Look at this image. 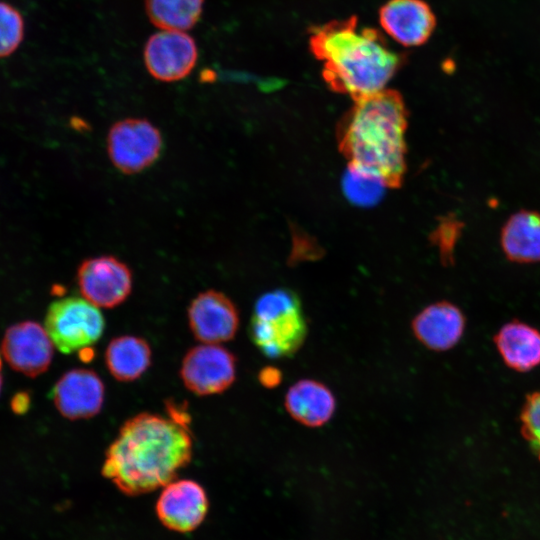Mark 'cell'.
<instances>
[{
	"mask_svg": "<svg viewBox=\"0 0 540 540\" xmlns=\"http://www.w3.org/2000/svg\"><path fill=\"white\" fill-rule=\"evenodd\" d=\"M192 453L185 422L144 412L123 423L106 450L101 471L122 493L135 496L174 480Z\"/></svg>",
	"mask_w": 540,
	"mask_h": 540,
	"instance_id": "obj_1",
	"label": "cell"
},
{
	"mask_svg": "<svg viewBox=\"0 0 540 540\" xmlns=\"http://www.w3.org/2000/svg\"><path fill=\"white\" fill-rule=\"evenodd\" d=\"M308 44L329 88L353 100L386 88L406 58L379 30L361 27L355 15L311 27Z\"/></svg>",
	"mask_w": 540,
	"mask_h": 540,
	"instance_id": "obj_2",
	"label": "cell"
},
{
	"mask_svg": "<svg viewBox=\"0 0 540 540\" xmlns=\"http://www.w3.org/2000/svg\"><path fill=\"white\" fill-rule=\"evenodd\" d=\"M407 110L401 94L384 88L354 100L340 120L337 139L349 167L398 187L406 170Z\"/></svg>",
	"mask_w": 540,
	"mask_h": 540,
	"instance_id": "obj_3",
	"label": "cell"
},
{
	"mask_svg": "<svg viewBox=\"0 0 540 540\" xmlns=\"http://www.w3.org/2000/svg\"><path fill=\"white\" fill-rule=\"evenodd\" d=\"M249 331L252 342L267 357L293 355L308 331L298 296L288 289L261 295L254 305Z\"/></svg>",
	"mask_w": 540,
	"mask_h": 540,
	"instance_id": "obj_4",
	"label": "cell"
},
{
	"mask_svg": "<svg viewBox=\"0 0 540 540\" xmlns=\"http://www.w3.org/2000/svg\"><path fill=\"white\" fill-rule=\"evenodd\" d=\"M45 329L59 351L71 354L91 347L101 338L105 319L99 307L83 297H64L48 307Z\"/></svg>",
	"mask_w": 540,
	"mask_h": 540,
	"instance_id": "obj_5",
	"label": "cell"
},
{
	"mask_svg": "<svg viewBox=\"0 0 540 540\" xmlns=\"http://www.w3.org/2000/svg\"><path fill=\"white\" fill-rule=\"evenodd\" d=\"M163 138L149 120L126 118L115 122L107 135L108 156L120 172L137 174L152 166L160 157Z\"/></svg>",
	"mask_w": 540,
	"mask_h": 540,
	"instance_id": "obj_6",
	"label": "cell"
},
{
	"mask_svg": "<svg viewBox=\"0 0 540 540\" xmlns=\"http://www.w3.org/2000/svg\"><path fill=\"white\" fill-rule=\"evenodd\" d=\"M184 386L198 396L226 391L236 378V358L220 344L202 343L187 351L180 367Z\"/></svg>",
	"mask_w": 540,
	"mask_h": 540,
	"instance_id": "obj_7",
	"label": "cell"
},
{
	"mask_svg": "<svg viewBox=\"0 0 540 540\" xmlns=\"http://www.w3.org/2000/svg\"><path fill=\"white\" fill-rule=\"evenodd\" d=\"M130 268L119 258L101 255L87 258L77 269V285L84 299L101 308L122 304L132 291Z\"/></svg>",
	"mask_w": 540,
	"mask_h": 540,
	"instance_id": "obj_8",
	"label": "cell"
},
{
	"mask_svg": "<svg viewBox=\"0 0 540 540\" xmlns=\"http://www.w3.org/2000/svg\"><path fill=\"white\" fill-rule=\"evenodd\" d=\"M143 58L153 78L174 82L192 72L197 62L198 48L195 40L184 31L161 30L147 40Z\"/></svg>",
	"mask_w": 540,
	"mask_h": 540,
	"instance_id": "obj_9",
	"label": "cell"
},
{
	"mask_svg": "<svg viewBox=\"0 0 540 540\" xmlns=\"http://www.w3.org/2000/svg\"><path fill=\"white\" fill-rule=\"evenodd\" d=\"M188 324L201 343L220 344L233 339L240 324L239 311L224 293L209 289L190 302Z\"/></svg>",
	"mask_w": 540,
	"mask_h": 540,
	"instance_id": "obj_10",
	"label": "cell"
},
{
	"mask_svg": "<svg viewBox=\"0 0 540 540\" xmlns=\"http://www.w3.org/2000/svg\"><path fill=\"white\" fill-rule=\"evenodd\" d=\"M54 344L47 331L34 321L10 326L2 339L1 352L10 367L26 376L36 377L51 364Z\"/></svg>",
	"mask_w": 540,
	"mask_h": 540,
	"instance_id": "obj_11",
	"label": "cell"
},
{
	"mask_svg": "<svg viewBox=\"0 0 540 540\" xmlns=\"http://www.w3.org/2000/svg\"><path fill=\"white\" fill-rule=\"evenodd\" d=\"M104 383L93 370L71 369L65 372L51 390V398L59 413L69 420L88 419L103 406Z\"/></svg>",
	"mask_w": 540,
	"mask_h": 540,
	"instance_id": "obj_12",
	"label": "cell"
},
{
	"mask_svg": "<svg viewBox=\"0 0 540 540\" xmlns=\"http://www.w3.org/2000/svg\"><path fill=\"white\" fill-rule=\"evenodd\" d=\"M209 507L205 489L196 481L180 479L166 484L157 500L162 524L177 532H190L204 520Z\"/></svg>",
	"mask_w": 540,
	"mask_h": 540,
	"instance_id": "obj_13",
	"label": "cell"
},
{
	"mask_svg": "<svg viewBox=\"0 0 540 540\" xmlns=\"http://www.w3.org/2000/svg\"><path fill=\"white\" fill-rule=\"evenodd\" d=\"M382 29L405 47H417L431 37L436 17L424 0H388L379 9Z\"/></svg>",
	"mask_w": 540,
	"mask_h": 540,
	"instance_id": "obj_14",
	"label": "cell"
},
{
	"mask_svg": "<svg viewBox=\"0 0 540 540\" xmlns=\"http://www.w3.org/2000/svg\"><path fill=\"white\" fill-rule=\"evenodd\" d=\"M465 328V318L452 303L431 304L412 321V331L418 341L433 351H446L456 345Z\"/></svg>",
	"mask_w": 540,
	"mask_h": 540,
	"instance_id": "obj_15",
	"label": "cell"
},
{
	"mask_svg": "<svg viewBox=\"0 0 540 540\" xmlns=\"http://www.w3.org/2000/svg\"><path fill=\"white\" fill-rule=\"evenodd\" d=\"M284 405L298 423L307 427H319L333 416L336 400L325 384L313 379H302L288 389Z\"/></svg>",
	"mask_w": 540,
	"mask_h": 540,
	"instance_id": "obj_16",
	"label": "cell"
},
{
	"mask_svg": "<svg viewBox=\"0 0 540 540\" xmlns=\"http://www.w3.org/2000/svg\"><path fill=\"white\" fill-rule=\"evenodd\" d=\"M500 243L512 262H540V213L520 210L511 215L501 229Z\"/></svg>",
	"mask_w": 540,
	"mask_h": 540,
	"instance_id": "obj_17",
	"label": "cell"
},
{
	"mask_svg": "<svg viewBox=\"0 0 540 540\" xmlns=\"http://www.w3.org/2000/svg\"><path fill=\"white\" fill-rule=\"evenodd\" d=\"M506 365L525 372L540 364V332L519 321L505 324L494 337Z\"/></svg>",
	"mask_w": 540,
	"mask_h": 540,
	"instance_id": "obj_18",
	"label": "cell"
},
{
	"mask_svg": "<svg viewBox=\"0 0 540 540\" xmlns=\"http://www.w3.org/2000/svg\"><path fill=\"white\" fill-rule=\"evenodd\" d=\"M104 359L113 378L120 382H131L141 377L150 367L152 350L145 339L122 335L109 342Z\"/></svg>",
	"mask_w": 540,
	"mask_h": 540,
	"instance_id": "obj_19",
	"label": "cell"
},
{
	"mask_svg": "<svg viewBox=\"0 0 540 540\" xmlns=\"http://www.w3.org/2000/svg\"><path fill=\"white\" fill-rule=\"evenodd\" d=\"M150 22L161 30L186 31L201 18L204 0H144Z\"/></svg>",
	"mask_w": 540,
	"mask_h": 540,
	"instance_id": "obj_20",
	"label": "cell"
},
{
	"mask_svg": "<svg viewBox=\"0 0 540 540\" xmlns=\"http://www.w3.org/2000/svg\"><path fill=\"white\" fill-rule=\"evenodd\" d=\"M24 19L11 4L0 1V58L14 53L24 38Z\"/></svg>",
	"mask_w": 540,
	"mask_h": 540,
	"instance_id": "obj_21",
	"label": "cell"
},
{
	"mask_svg": "<svg viewBox=\"0 0 540 540\" xmlns=\"http://www.w3.org/2000/svg\"><path fill=\"white\" fill-rule=\"evenodd\" d=\"M385 184L377 177L349 167L344 187L351 200L367 204L376 200Z\"/></svg>",
	"mask_w": 540,
	"mask_h": 540,
	"instance_id": "obj_22",
	"label": "cell"
},
{
	"mask_svg": "<svg viewBox=\"0 0 540 540\" xmlns=\"http://www.w3.org/2000/svg\"><path fill=\"white\" fill-rule=\"evenodd\" d=\"M520 419L522 434L540 459V391L527 397Z\"/></svg>",
	"mask_w": 540,
	"mask_h": 540,
	"instance_id": "obj_23",
	"label": "cell"
},
{
	"mask_svg": "<svg viewBox=\"0 0 540 540\" xmlns=\"http://www.w3.org/2000/svg\"><path fill=\"white\" fill-rule=\"evenodd\" d=\"M282 379L280 371L274 367H266L259 374V381L267 388L277 386Z\"/></svg>",
	"mask_w": 540,
	"mask_h": 540,
	"instance_id": "obj_24",
	"label": "cell"
},
{
	"mask_svg": "<svg viewBox=\"0 0 540 540\" xmlns=\"http://www.w3.org/2000/svg\"><path fill=\"white\" fill-rule=\"evenodd\" d=\"M28 401H29V399H28L27 395L20 394L18 396V398H14V400H13V409L17 410L19 413H21L23 409L24 410L26 409V407L23 406V404L28 406Z\"/></svg>",
	"mask_w": 540,
	"mask_h": 540,
	"instance_id": "obj_25",
	"label": "cell"
},
{
	"mask_svg": "<svg viewBox=\"0 0 540 540\" xmlns=\"http://www.w3.org/2000/svg\"><path fill=\"white\" fill-rule=\"evenodd\" d=\"M1 387H2V377H1V374H0V392H1Z\"/></svg>",
	"mask_w": 540,
	"mask_h": 540,
	"instance_id": "obj_26",
	"label": "cell"
},
{
	"mask_svg": "<svg viewBox=\"0 0 540 540\" xmlns=\"http://www.w3.org/2000/svg\"><path fill=\"white\" fill-rule=\"evenodd\" d=\"M2 362H1V356H0V368H1Z\"/></svg>",
	"mask_w": 540,
	"mask_h": 540,
	"instance_id": "obj_27",
	"label": "cell"
}]
</instances>
